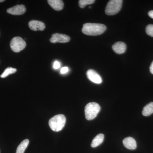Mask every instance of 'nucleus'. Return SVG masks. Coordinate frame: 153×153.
Instances as JSON below:
<instances>
[{
    "label": "nucleus",
    "instance_id": "423d86ee",
    "mask_svg": "<svg viewBox=\"0 0 153 153\" xmlns=\"http://www.w3.org/2000/svg\"><path fill=\"white\" fill-rule=\"evenodd\" d=\"M70 38L69 36L64 34L55 33L52 35L50 41L52 43H65L69 42Z\"/></svg>",
    "mask_w": 153,
    "mask_h": 153
},
{
    "label": "nucleus",
    "instance_id": "f03ea898",
    "mask_svg": "<svg viewBox=\"0 0 153 153\" xmlns=\"http://www.w3.org/2000/svg\"><path fill=\"white\" fill-rule=\"evenodd\" d=\"M66 122V117L64 115L58 114L49 120V126L53 131H59L64 127Z\"/></svg>",
    "mask_w": 153,
    "mask_h": 153
},
{
    "label": "nucleus",
    "instance_id": "9b49d317",
    "mask_svg": "<svg viewBox=\"0 0 153 153\" xmlns=\"http://www.w3.org/2000/svg\"><path fill=\"white\" fill-rule=\"evenodd\" d=\"M124 146L130 150H134L137 148V143L135 140L131 137L126 138L123 140Z\"/></svg>",
    "mask_w": 153,
    "mask_h": 153
},
{
    "label": "nucleus",
    "instance_id": "5701e85b",
    "mask_svg": "<svg viewBox=\"0 0 153 153\" xmlns=\"http://www.w3.org/2000/svg\"><path fill=\"white\" fill-rule=\"evenodd\" d=\"M4 1V0H0V3L3 2Z\"/></svg>",
    "mask_w": 153,
    "mask_h": 153
},
{
    "label": "nucleus",
    "instance_id": "1a4fd4ad",
    "mask_svg": "<svg viewBox=\"0 0 153 153\" xmlns=\"http://www.w3.org/2000/svg\"><path fill=\"white\" fill-rule=\"evenodd\" d=\"M29 27L33 31H43L45 29V25L41 21L32 20L29 23Z\"/></svg>",
    "mask_w": 153,
    "mask_h": 153
},
{
    "label": "nucleus",
    "instance_id": "412c9836",
    "mask_svg": "<svg viewBox=\"0 0 153 153\" xmlns=\"http://www.w3.org/2000/svg\"><path fill=\"white\" fill-rule=\"evenodd\" d=\"M148 15H149L150 17L153 19V10L149 11V13H148Z\"/></svg>",
    "mask_w": 153,
    "mask_h": 153
},
{
    "label": "nucleus",
    "instance_id": "4468645a",
    "mask_svg": "<svg viewBox=\"0 0 153 153\" xmlns=\"http://www.w3.org/2000/svg\"><path fill=\"white\" fill-rule=\"evenodd\" d=\"M153 113V102H150L144 107L142 114L144 116H149Z\"/></svg>",
    "mask_w": 153,
    "mask_h": 153
},
{
    "label": "nucleus",
    "instance_id": "6e6552de",
    "mask_svg": "<svg viewBox=\"0 0 153 153\" xmlns=\"http://www.w3.org/2000/svg\"><path fill=\"white\" fill-rule=\"evenodd\" d=\"M7 13L9 14L16 16L23 15L26 11V8L24 5H17L7 10Z\"/></svg>",
    "mask_w": 153,
    "mask_h": 153
},
{
    "label": "nucleus",
    "instance_id": "f8f14e48",
    "mask_svg": "<svg viewBox=\"0 0 153 153\" xmlns=\"http://www.w3.org/2000/svg\"><path fill=\"white\" fill-rule=\"evenodd\" d=\"M47 1L50 7L55 10H61L64 7L63 1L61 0H48Z\"/></svg>",
    "mask_w": 153,
    "mask_h": 153
},
{
    "label": "nucleus",
    "instance_id": "7ed1b4c3",
    "mask_svg": "<svg viewBox=\"0 0 153 153\" xmlns=\"http://www.w3.org/2000/svg\"><path fill=\"white\" fill-rule=\"evenodd\" d=\"M100 110V107L98 103L95 102L88 103L85 107V118L87 120H92L96 117Z\"/></svg>",
    "mask_w": 153,
    "mask_h": 153
},
{
    "label": "nucleus",
    "instance_id": "4be33fe9",
    "mask_svg": "<svg viewBox=\"0 0 153 153\" xmlns=\"http://www.w3.org/2000/svg\"><path fill=\"white\" fill-rule=\"evenodd\" d=\"M150 71L152 74H153V61L152 62L150 66Z\"/></svg>",
    "mask_w": 153,
    "mask_h": 153
},
{
    "label": "nucleus",
    "instance_id": "6ab92c4d",
    "mask_svg": "<svg viewBox=\"0 0 153 153\" xmlns=\"http://www.w3.org/2000/svg\"><path fill=\"white\" fill-rule=\"evenodd\" d=\"M69 71V69L68 67H63V68H61V70H60V73L62 74H66Z\"/></svg>",
    "mask_w": 153,
    "mask_h": 153
},
{
    "label": "nucleus",
    "instance_id": "2eb2a0df",
    "mask_svg": "<svg viewBox=\"0 0 153 153\" xmlns=\"http://www.w3.org/2000/svg\"><path fill=\"white\" fill-rule=\"evenodd\" d=\"M29 144V140L28 139L24 140L21 143L17 148L16 153H24L25 150Z\"/></svg>",
    "mask_w": 153,
    "mask_h": 153
},
{
    "label": "nucleus",
    "instance_id": "39448f33",
    "mask_svg": "<svg viewBox=\"0 0 153 153\" xmlns=\"http://www.w3.org/2000/svg\"><path fill=\"white\" fill-rule=\"evenodd\" d=\"M11 49L15 52H19L25 49L26 43L23 38L20 37H14L10 44Z\"/></svg>",
    "mask_w": 153,
    "mask_h": 153
},
{
    "label": "nucleus",
    "instance_id": "f257e3e1",
    "mask_svg": "<svg viewBox=\"0 0 153 153\" xmlns=\"http://www.w3.org/2000/svg\"><path fill=\"white\" fill-rule=\"evenodd\" d=\"M106 30V26L102 24L86 23L83 25L82 31L88 36H97L101 35Z\"/></svg>",
    "mask_w": 153,
    "mask_h": 153
},
{
    "label": "nucleus",
    "instance_id": "f3484780",
    "mask_svg": "<svg viewBox=\"0 0 153 153\" xmlns=\"http://www.w3.org/2000/svg\"><path fill=\"white\" fill-rule=\"evenodd\" d=\"M94 2V0H80L79 1V5L80 8H83L87 5L91 4Z\"/></svg>",
    "mask_w": 153,
    "mask_h": 153
},
{
    "label": "nucleus",
    "instance_id": "dca6fc26",
    "mask_svg": "<svg viewBox=\"0 0 153 153\" xmlns=\"http://www.w3.org/2000/svg\"><path fill=\"white\" fill-rule=\"evenodd\" d=\"M16 71L17 69L16 68L10 67H8V68H6L4 72L1 74V78H5L10 74H14Z\"/></svg>",
    "mask_w": 153,
    "mask_h": 153
},
{
    "label": "nucleus",
    "instance_id": "20e7f679",
    "mask_svg": "<svg viewBox=\"0 0 153 153\" xmlns=\"http://www.w3.org/2000/svg\"><path fill=\"white\" fill-rule=\"evenodd\" d=\"M122 0H111L108 3L105 9V13L108 16H113L117 13L122 7Z\"/></svg>",
    "mask_w": 153,
    "mask_h": 153
},
{
    "label": "nucleus",
    "instance_id": "a211bd4d",
    "mask_svg": "<svg viewBox=\"0 0 153 153\" xmlns=\"http://www.w3.org/2000/svg\"><path fill=\"white\" fill-rule=\"evenodd\" d=\"M146 31L147 35L153 37V25H148L146 27Z\"/></svg>",
    "mask_w": 153,
    "mask_h": 153
},
{
    "label": "nucleus",
    "instance_id": "ddd939ff",
    "mask_svg": "<svg viewBox=\"0 0 153 153\" xmlns=\"http://www.w3.org/2000/svg\"><path fill=\"white\" fill-rule=\"evenodd\" d=\"M104 136L103 134H100L97 135L94 138L91 143L92 148H95L101 144L104 140Z\"/></svg>",
    "mask_w": 153,
    "mask_h": 153
},
{
    "label": "nucleus",
    "instance_id": "9d476101",
    "mask_svg": "<svg viewBox=\"0 0 153 153\" xmlns=\"http://www.w3.org/2000/svg\"><path fill=\"white\" fill-rule=\"evenodd\" d=\"M113 50L118 54L124 53L126 49V45L123 42H117L115 43L112 47Z\"/></svg>",
    "mask_w": 153,
    "mask_h": 153
},
{
    "label": "nucleus",
    "instance_id": "0eeeda50",
    "mask_svg": "<svg viewBox=\"0 0 153 153\" xmlns=\"http://www.w3.org/2000/svg\"><path fill=\"white\" fill-rule=\"evenodd\" d=\"M88 78L91 82L100 84L102 82V79L101 76L94 70L93 69H89L86 73Z\"/></svg>",
    "mask_w": 153,
    "mask_h": 153
},
{
    "label": "nucleus",
    "instance_id": "aec40b11",
    "mask_svg": "<svg viewBox=\"0 0 153 153\" xmlns=\"http://www.w3.org/2000/svg\"><path fill=\"white\" fill-rule=\"evenodd\" d=\"M60 63L58 61H55L53 65V68L54 69H57L60 68Z\"/></svg>",
    "mask_w": 153,
    "mask_h": 153
}]
</instances>
